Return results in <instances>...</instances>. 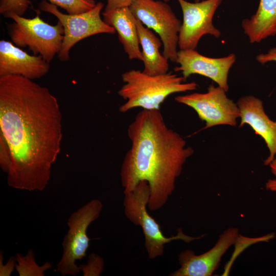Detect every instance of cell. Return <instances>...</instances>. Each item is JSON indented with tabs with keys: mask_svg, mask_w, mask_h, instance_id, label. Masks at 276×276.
Here are the masks:
<instances>
[{
	"mask_svg": "<svg viewBox=\"0 0 276 276\" xmlns=\"http://www.w3.org/2000/svg\"><path fill=\"white\" fill-rule=\"evenodd\" d=\"M182 12L183 20L178 35L180 50H195L201 38L211 35L218 38L220 31L213 23L214 14L223 0H204L191 3L177 0Z\"/></svg>",
	"mask_w": 276,
	"mask_h": 276,
	"instance_id": "30bf717a",
	"label": "cell"
},
{
	"mask_svg": "<svg viewBox=\"0 0 276 276\" xmlns=\"http://www.w3.org/2000/svg\"><path fill=\"white\" fill-rule=\"evenodd\" d=\"M50 63L40 55H31L12 41H0V76L20 75L31 80L49 72Z\"/></svg>",
	"mask_w": 276,
	"mask_h": 276,
	"instance_id": "4fadbf2b",
	"label": "cell"
},
{
	"mask_svg": "<svg viewBox=\"0 0 276 276\" xmlns=\"http://www.w3.org/2000/svg\"><path fill=\"white\" fill-rule=\"evenodd\" d=\"M238 229L231 227L222 233L214 246L206 252L196 255L189 249L178 256L179 269L170 274L172 276H210L219 266L223 255L240 239Z\"/></svg>",
	"mask_w": 276,
	"mask_h": 276,
	"instance_id": "8fae6325",
	"label": "cell"
},
{
	"mask_svg": "<svg viewBox=\"0 0 276 276\" xmlns=\"http://www.w3.org/2000/svg\"><path fill=\"white\" fill-rule=\"evenodd\" d=\"M237 104L240 112L239 126L249 125L264 140L269 154L264 164L269 165L276 156V121L269 118L264 111L262 101L255 96L243 97Z\"/></svg>",
	"mask_w": 276,
	"mask_h": 276,
	"instance_id": "5bb4252c",
	"label": "cell"
},
{
	"mask_svg": "<svg viewBox=\"0 0 276 276\" xmlns=\"http://www.w3.org/2000/svg\"><path fill=\"white\" fill-rule=\"evenodd\" d=\"M164 1L166 2H169L170 0H163Z\"/></svg>",
	"mask_w": 276,
	"mask_h": 276,
	"instance_id": "83f0119b",
	"label": "cell"
},
{
	"mask_svg": "<svg viewBox=\"0 0 276 276\" xmlns=\"http://www.w3.org/2000/svg\"><path fill=\"white\" fill-rule=\"evenodd\" d=\"M244 33L251 43L276 35V0H260L256 12L241 24Z\"/></svg>",
	"mask_w": 276,
	"mask_h": 276,
	"instance_id": "2e32d148",
	"label": "cell"
},
{
	"mask_svg": "<svg viewBox=\"0 0 276 276\" xmlns=\"http://www.w3.org/2000/svg\"><path fill=\"white\" fill-rule=\"evenodd\" d=\"M122 79L124 84L118 95L126 101L119 108L126 112L132 108L159 109L160 106L170 95L197 89L195 82L185 83L186 79L172 72L151 75L143 71L131 70L124 73Z\"/></svg>",
	"mask_w": 276,
	"mask_h": 276,
	"instance_id": "3957f363",
	"label": "cell"
},
{
	"mask_svg": "<svg viewBox=\"0 0 276 276\" xmlns=\"http://www.w3.org/2000/svg\"><path fill=\"white\" fill-rule=\"evenodd\" d=\"M265 187L267 190L276 192V179H268L266 183Z\"/></svg>",
	"mask_w": 276,
	"mask_h": 276,
	"instance_id": "484cf974",
	"label": "cell"
},
{
	"mask_svg": "<svg viewBox=\"0 0 276 276\" xmlns=\"http://www.w3.org/2000/svg\"><path fill=\"white\" fill-rule=\"evenodd\" d=\"M257 61L261 64L271 61L276 62V48L270 49L266 53H261L256 57Z\"/></svg>",
	"mask_w": 276,
	"mask_h": 276,
	"instance_id": "cb8c5ba5",
	"label": "cell"
},
{
	"mask_svg": "<svg viewBox=\"0 0 276 276\" xmlns=\"http://www.w3.org/2000/svg\"><path fill=\"white\" fill-rule=\"evenodd\" d=\"M124 199V213L128 219L135 225L140 226L145 238V247L150 259H155L163 255L165 244L173 240H181L190 242L198 240L200 237L185 235L179 228L176 236H164L159 224L147 211L150 195L148 182L142 180L132 191L125 193Z\"/></svg>",
	"mask_w": 276,
	"mask_h": 276,
	"instance_id": "277c9868",
	"label": "cell"
},
{
	"mask_svg": "<svg viewBox=\"0 0 276 276\" xmlns=\"http://www.w3.org/2000/svg\"><path fill=\"white\" fill-rule=\"evenodd\" d=\"M269 165L272 173L276 176V156Z\"/></svg>",
	"mask_w": 276,
	"mask_h": 276,
	"instance_id": "4316f807",
	"label": "cell"
},
{
	"mask_svg": "<svg viewBox=\"0 0 276 276\" xmlns=\"http://www.w3.org/2000/svg\"><path fill=\"white\" fill-rule=\"evenodd\" d=\"M136 24L140 44L142 47L144 65L143 71L151 75L167 73L169 70L168 60L159 51L163 44L162 40L136 18Z\"/></svg>",
	"mask_w": 276,
	"mask_h": 276,
	"instance_id": "e0dca14e",
	"label": "cell"
},
{
	"mask_svg": "<svg viewBox=\"0 0 276 276\" xmlns=\"http://www.w3.org/2000/svg\"><path fill=\"white\" fill-rule=\"evenodd\" d=\"M6 17L13 20L9 26V35L17 47L28 48L35 55H40L48 63L59 53L64 37L62 25L58 21L51 25L44 21L39 14L26 18L15 13Z\"/></svg>",
	"mask_w": 276,
	"mask_h": 276,
	"instance_id": "5b68a950",
	"label": "cell"
},
{
	"mask_svg": "<svg viewBox=\"0 0 276 276\" xmlns=\"http://www.w3.org/2000/svg\"><path fill=\"white\" fill-rule=\"evenodd\" d=\"M41 10L56 16L64 29V37L58 57L62 61L70 59L71 49L79 41L101 33L113 34L114 29L102 19L100 13L104 4L98 2L91 10L76 14H64L57 7L47 1L39 5Z\"/></svg>",
	"mask_w": 276,
	"mask_h": 276,
	"instance_id": "52a82bcc",
	"label": "cell"
},
{
	"mask_svg": "<svg viewBox=\"0 0 276 276\" xmlns=\"http://www.w3.org/2000/svg\"><path fill=\"white\" fill-rule=\"evenodd\" d=\"M104 263L101 257L91 253L89 255L87 263L79 267L84 276L99 275L103 270Z\"/></svg>",
	"mask_w": 276,
	"mask_h": 276,
	"instance_id": "44dd1931",
	"label": "cell"
},
{
	"mask_svg": "<svg viewBox=\"0 0 276 276\" xmlns=\"http://www.w3.org/2000/svg\"><path fill=\"white\" fill-rule=\"evenodd\" d=\"M62 114L46 87L20 75L0 76V134L9 147L8 185L43 190L61 150Z\"/></svg>",
	"mask_w": 276,
	"mask_h": 276,
	"instance_id": "6da1fadb",
	"label": "cell"
},
{
	"mask_svg": "<svg viewBox=\"0 0 276 276\" xmlns=\"http://www.w3.org/2000/svg\"><path fill=\"white\" fill-rule=\"evenodd\" d=\"M133 1L134 0H107L105 10L129 7Z\"/></svg>",
	"mask_w": 276,
	"mask_h": 276,
	"instance_id": "d4e9b609",
	"label": "cell"
},
{
	"mask_svg": "<svg viewBox=\"0 0 276 276\" xmlns=\"http://www.w3.org/2000/svg\"><path fill=\"white\" fill-rule=\"evenodd\" d=\"M3 254L1 253L0 258V275L9 276L13 271L16 266V260L14 258H10L7 264L4 265L3 263Z\"/></svg>",
	"mask_w": 276,
	"mask_h": 276,
	"instance_id": "603a6c76",
	"label": "cell"
},
{
	"mask_svg": "<svg viewBox=\"0 0 276 276\" xmlns=\"http://www.w3.org/2000/svg\"><path fill=\"white\" fill-rule=\"evenodd\" d=\"M200 0H195V2H199Z\"/></svg>",
	"mask_w": 276,
	"mask_h": 276,
	"instance_id": "f1b7e54d",
	"label": "cell"
},
{
	"mask_svg": "<svg viewBox=\"0 0 276 276\" xmlns=\"http://www.w3.org/2000/svg\"><path fill=\"white\" fill-rule=\"evenodd\" d=\"M51 4L64 9L69 14L89 11L96 5L94 0H48Z\"/></svg>",
	"mask_w": 276,
	"mask_h": 276,
	"instance_id": "d6986e66",
	"label": "cell"
},
{
	"mask_svg": "<svg viewBox=\"0 0 276 276\" xmlns=\"http://www.w3.org/2000/svg\"><path fill=\"white\" fill-rule=\"evenodd\" d=\"M236 60V55L231 54L221 58L205 56L193 49L180 50L177 53L175 72H179L186 80L193 74H198L215 82L226 92L229 71Z\"/></svg>",
	"mask_w": 276,
	"mask_h": 276,
	"instance_id": "7c38bea8",
	"label": "cell"
},
{
	"mask_svg": "<svg viewBox=\"0 0 276 276\" xmlns=\"http://www.w3.org/2000/svg\"><path fill=\"white\" fill-rule=\"evenodd\" d=\"M11 162L9 147L4 136L0 134V166L3 172L8 173Z\"/></svg>",
	"mask_w": 276,
	"mask_h": 276,
	"instance_id": "7402d4cb",
	"label": "cell"
},
{
	"mask_svg": "<svg viewBox=\"0 0 276 276\" xmlns=\"http://www.w3.org/2000/svg\"><path fill=\"white\" fill-rule=\"evenodd\" d=\"M15 269L19 276H44V272L52 267L49 262L43 265L39 266L35 259V254L32 249H30L26 256L17 253L15 257Z\"/></svg>",
	"mask_w": 276,
	"mask_h": 276,
	"instance_id": "ac0fdd59",
	"label": "cell"
},
{
	"mask_svg": "<svg viewBox=\"0 0 276 276\" xmlns=\"http://www.w3.org/2000/svg\"><path fill=\"white\" fill-rule=\"evenodd\" d=\"M102 208L101 200L93 199L73 213L68 218V229L62 244V256L56 269L62 275H75L81 271L76 262L86 256L90 241L87 230L100 216Z\"/></svg>",
	"mask_w": 276,
	"mask_h": 276,
	"instance_id": "8992f818",
	"label": "cell"
},
{
	"mask_svg": "<svg viewBox=\"0 0 276 276\" xmlns=\"http://www.w3.org/2000/svg\"><path fill=\"white\" fill-rule=\"evenodd\" d=\"M129 8L145 26L159 35L163 45L164 56L176 62L182 22L170 5L164 1L134 0Z\"/></svg>",
	"mask_w": 276,
	"mask_h": 276,
	"instance_id": "ba28073f",
	"label": "cell"
},
{
	"mask_svg": "<svg viewBox=\"0 0 276 276\" xmlns=\"http://www.w3.org/2000/svg\"><path fill=\"white\" fill-rule=\"evenodd\" d=\"M102 16L104 21L117 32L119 40L128 58L143 61L136 17L129 8L104 10Z\"/></svg>",
	"mask_w": 276,
	"mask_h": 276,
	"instance_id": "9a60e30c",
	"label": "cell"
},
{
	"mask_svg": "<svg viewBox=\"0 0 276 276\" xmlns=\"http://www.w3.org/2000/svg\"><path fill=\"white\" fill-rule=\"evenodd\" d=\"M31 5L30 0H1L0 13L5 17L11 13L23 16Z\"/></svg>",
	"mask_w": 276,
	"mask_h": 276,
	"instance_id": "ffe728a7",
	"label": "cell"
},
{
	"mask_svg": "<svg viewBox=\"0 0 276 276\" xmlns=\"http://www.w3.org/2000/svg\"><path fill=\"white\" fill-rule=\"evenodd\" d=\"M127 135L131 147L120 173L124 193L146 180L150 189L148 209L158 210L173 193L176 180L194 150L168 127L159 109L139 112L128 127Z\"/></svg>",
	"mask_w": 276,
	"mask_h": 276,
	"instance_id": "7a4b0ae2",
	"label": "cell"
},
{
	"mask_svg": "<svg viewBox=\"0 0 276 276\" xmlns=\"http://www.w3.org/2000/svg\"><path fill=\"white\" fill-rule=\"evenodd\" d=\"M226 93L220 86L211 84L206 93L178 96L175 100L193 108L199 118L205 122L204 129L220 125L235 126L240 116V110Z\"/></svg>",
	"mask_w": 276,
	"mask_h": 276,
	"instance_id": "9c48e42d",
	"label": "cell"
}]
</instances>
